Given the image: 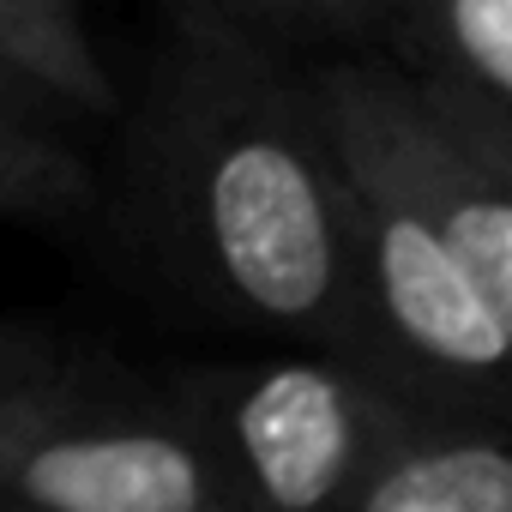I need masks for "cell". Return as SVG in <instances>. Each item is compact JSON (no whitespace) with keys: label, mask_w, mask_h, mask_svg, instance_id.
I'll list each match as a JSON object with an SVG mask.
<instances>
[{"label":"cell","mask_w":512,"mask_h":512,"mask_svg":"<svg viewBox=\"0 0 512 512\" xmlns=\"http://www.w3.org/2000/svg\"><path fill=\"white\" fill-rule=\"evenodd\" d=\"M127 235L193 308L350 350V187L308 73L278 43L211 19L169 25L127 121Z\"/></svg>","instance_id":"obj_1"},{"label":"cell","mask_w":512,"mask_h":512,"mask_svg":"<svg viewBox=\"0 0 512 512\" xmlns=\"http://www.w3.org/2000/svg\"><path fill=\"white\" fill-rule=\"evenodd\" d=\"M308 91L338 169L410 199L512 320V109L368 61L314 67Z\"/></svg>","instance_id":"obj_2"},{"label":"cell","mask_w":512,"mask_h":512,"mask_svg":"<svg viewBox=\"0 0 512 512\" xmlns=\"http://www.w3.org/2000/svg\"><path fill=\"white\" fill-rule=\"evenodd\" d=\"M0 506L241 512L235 482L169 392L73 374L0 380Z\"/></svg>","instance_id":"obj_3"},{"label":"cell","mask_w":512,"mask_h":512,"mask_svg":"<svg viewBox=\"0 0 512 512\" xmlns=\"http://www.w3.org/2000/svg\"><path fill=\"white\" fill-rule=\"evenodd\" d=\"M175 410L217 452L241 512H320L344 506L380 434L410 404L344 356L199 368L163 386ZM422 410V404H416Z\"/></svg>","instance_id":"obj_4"},{"label":"cell","mask_w":512,"mask_h":512,"mask_svg":"<svg viewBox=\"0 0 512 512\" xmlns=\"http://www.w3.org/2000/svg\"><path fill=\"white\" fill-rule=\"evenodd\" d=\"M338 512H512L506 434L404 404Z\"/></svg>","instance_id":"obj_5"},{"label":"cell","mask_w":512,"mask_h":512,"mask_svg":"<svg viewBox=\"0 0 512 512\" xmlns=\"http://www.w3.org/2000/svg\"><path fill=\"white\" fill-rule=\"evenodd\" d=\"M398 67L512 109V0H374Z\"/></svg>","instance_id":"obj_6"},{"label":"cell","mask_w":512,"mask_h":512,"mask_svg":"<svg viewBox=\"0 0 512 512\" xmlns=\"http://www.w3.org/2000/svg\"><path fill=\"white\" fill-rule=\"evenodd\" d=\"M0 73L31 97H61L73 109L115 115V79L73 0H0Z\"/></svg>","instance_id":"obj_7"},{"label":"cell","mask_w":512,"mask_h":512,"mask_svg":"<svg viewBox=\"0 0 512 512\" xmlns=\"http://www.w3.org/2000/svg\"><path fill=\"white\" fill-rule=\"evenodd\" d=\"M91 169L49 139L43 127H31V115L0 109V211L13 217H61L91 205Z\"/></svg>","instance_id":"obj_8"},{"label":"cell","mask_w":512,"mask_h":512,"mask_svg":"<svg viewBox=\"0 0 512 512\" xmlns=\"http://www.w3.org/2000/svg\"><path fill=\"white\" fill-rule=\"evenodd\" d=\"M175 19H211V25H235L247 37H266L278 49L296 43H344L332 0H169Z\"/></svg>","instance_id":"obj_9"},{"label":"cell","mask_w":512,"mask_h":512,"mask_svg":"<svg viewBox=\"0 0 512 512\" xmlns=\"http://www.w3.org/2000/svg\"><path fill=\"white\" fill-rule=\"evenodd\" d=\"M49 368H61V350L43 326L0 320V380H25V374H49Z\"/></svg>","instance_id":"obj_10"},{"label":"cell","mask_w":512,"mask_h":512,"mask_svg":"<svg viewBox=\"0 0 512 512\" xmlns=\"http://www.w3.org/2000/svg\"><path fill=\"white\" fill-rule=\"evenodd\" d=\"M332 13H338V31H344V43H356V37H374V0H332Z\"/></svg>","instance_id":"obj_11"},{"label":"cell","mask_w":512,"mask_h":512,"mask_svg":"<svg viewBox=\"0 0 512 512\" xmlns=\"http://www.w3.org/2000/svg\"><path fill=\"white\" fill-rule=\"evenodd\" d=\"M0 109H13V115H25V109H31V91H25L19 79H7V73H0Z\"/></svg>","instance_id":"obj_12"}]
</instances>
